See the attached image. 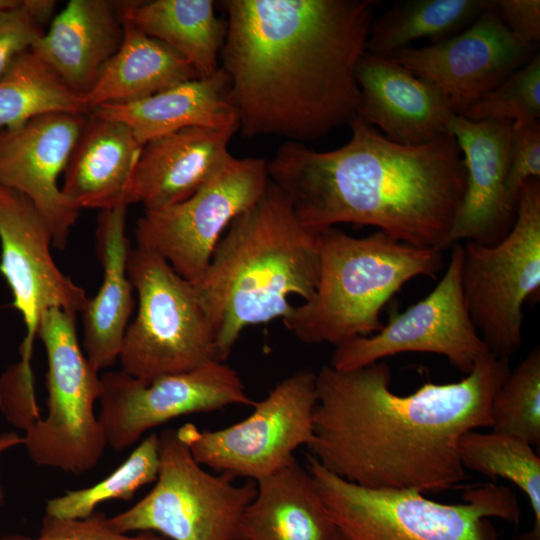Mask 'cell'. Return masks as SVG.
<instances>
[{"label": "cell", "mask_w": 540, "mask_h": 540, "mask_svg": "<svg viewBox=\"0 0 540 540\" xmlns=\"http://www.w3.org/2000/svg\"><path fill=\"white\" fill-rule=\"evenodd\" d=\"M320 274L319 232L305 227L270 180L261 198L235 217L194 283L225 362L242 331L283 318L290 297H312Z\"/></svg>", "instance_id": "obj_4"}, {"label": "cell", "mask_w": 540, "mask_h": 540, "mask_svg": "<svg viewBox=\"0 0 540 540\" xmlns=\"http://www.w3.org/2000/svg\"><path fill=\"white\" fill-rule=\"evenodd\" d=\"M23 2L42 26L51 19L57 3L54 0H23Z\"/></svg>", "instance_id": "obj_39"}, {"label": "cell", "mask_w": 540, "mask_h": 540, "mask_svg": "<svg viewBox=\"0 0 540 540\" xmlns=\"http://www.w3.org/2000/svg\"><path fill=\"white\" fill-rule=\"evenodd\" d=\"M124 36L86 95L90 110L105 104L142 100L201 78L178 52L121 18Z\"/></svg>", "instance_id": "obj_26"}, {"label": "cell", "mask_w": 540, "mask_h": 540, "mask_svg": "<svg viewBox=\"0 0 540 540\" xmlns=\"http://www.w3.org/2000/svg\"><path fill=\"white\" fill-rule=\"evenodd\" d=\"M221 68L244 137L313 141L350 124L375 1L227 0Z\"/></svg>", "instance_id": "obj_2"}, {"label": "cell", "mask_w": 540, "mask_h": 540, "mask_svg": "<svg viewBox=\"0 0 540 540\" xmlns=\"http://www.w3.org/2000/svg\"><path fill=\"white\" fill-rule=\"evenodd\" d=\"M88 114L48 113L0 129V185L32 202L58 249L67 245L81 210L63 195L58 178Z\"/></svg>", "instance_id": "obj_17"}, {"label": "cell", "mask_w": 540, "mask_h": 540, "mask_svg": "<svg viewBox=\"0 0 540 540\" xmlns=\"http://www.w3.org/2000/svg\"><path fill=\"white\" fill-rule=\"evenodd\" d=\"M537 53L510 32L493 5L452 37L388 57L441 89L460 115Z\"/></svg>", "instance_id": "obj_16"}, {"label": "cell", "mask_w": 540, "mask_h": 540, "mask_svg": "<svg viewBox=\"0 0 540 540\" xmlns=\"http://www.w3.org/2000/svg\"><path fill=\"white\" fill-rule=\"evenodd\" d=\"M238 126L191 127L143 145L130 186V203L160 210L194 194L231 157L229 143Z\"/></svg>", "instance_id": "obj_20"}, {"label": "cell", "mask_w": 540, "mask_h": 540, "mask_svg": "<svg viewBox=\"0 0 540 540\" xmlns=\"http://www.w3.org/2000/svg\"><path fill=\"white\" fill-rule=\"evenodd\" d=\"M1 540H167L152 533L136 535L121 533L113 528L109 517L100 512L80 519H65L44 515L39 534L35 538L22 535L6 536Z\"/></svg>", "instance_id": "obj_34"}, {"label": "cell", "mask_w": 540, "mask_h": 540, "mask_svg": "<svg viewBox=\"0 0 540 540\" xmlns=\"http://www.w3.org/2000/svg\"><path fill=\"white\" fill-rule=\"evenodd\" d=\"M268 182L264 159L232 156L187 199L145 211L135 229L137 245L159 254L194 284L205 272L223 232L261 198Z\"/></svg>", "instance_id": "obj_12"}, {"label": "cell", "mask_w": 540, "mask_h": 540, "mask_svg": "<svg viewBox=\"0 0 540 540\" xmlns=\"http://www.w3.org/2000/svg\"><path fill=\"white\" fill-rule=\"evenodd\" d=\"M90 113L125 124L143 145L191 127H239L230 78L221 67L209 77L181 83L142 100L101 105Z\"/></svg>", "instance_id": "obj_24"}, {"label": "cell", "mask_w": 540, "mask_h": 540, "mask_svg": "<svg viewBox=\"0 0 540 540\" xmlns=\"http://www.w3.org/2000/svg\"><path fill=\"white\" fill-rule=\"evenodd\" d=\"M461 285L471 321L497 357L523 344V305L540 290V180L522 187L516 219L494 245L462 244Z\"/></svg>", "instance_id": "obj_10"}, {"label": "cell", "mask_w": 540, "mask_h": 540, "mask_svg": "<svg viewBox=\"0 0 540 540\" xmlns=\"http://www.w3.org/2000/svg\"><path fill=\"white\" fill-rule=\"evenodd\" d=\"M530 179H540L539 122L513 126L506 180L507 191L512 199L518 202L523 185Z\"/></svg>", "instance_id": "obj_36"}, {"label": "cell", "mask_w": 540, "mask_h": 540, "mask_svg": "<svg viewBox=\"0 0 540 540\" xmlns=\"http://www.w3.org/2000/svg\"><path fill=\"white\" fill-rule=\"evenodd\" d=\"M43 26L25 6L0 12V78L13 61L44 35Z\"/></svg>", "instance_id": "obj_37"}, {"label": "cell", "mask_w": 540, "mask_h": 540, "mask_svg": "<svg viewBox=\"0 0 540 540\" xmlns=\"http://www.w3.org/2000/svg\"><path fill=\"white\" fill-rule=\"evenodd\" d=\"M3 500H4V490H3V487H2V485L0 483V506L3 503Z\"/></svg>", "instance_id": "obj_42"}, {"label": "cell", "mask_w": 540, "mask_h": 540, "mask_svg": "<svg viewBox=\"0 0 540 540\" xmlns=\"http://www.w3.org/2000/svg\"><path fill=\"white\" fill-rule=\"evenodd\" d=\"M121 18L182 55L199 76L218 69L227 22L215 14L212 0L116 1Z\"/></svg>", "instance_id": "obj_27"}, {"label": "cell", "mask_w": 540, "mask_h": 540, "mask_svg": "<svg viewBox=\"0 0 540 540\" xmlns=\"http://www.w3.org/2000/svg\"><path fill=\"white\" fill-rule=\"evenodd\" d=\"M315 381L314 372L299 370L255 401L245 419L217 430L185 424L177 430L178 437L202 466L257 482L312 441Z\"/></svg>", "instance_id": "obj_11"}, {"label": "cell", "mask_w": 540, "mask_h": 540, "mask_svg": "<svg viewBox=\"0 0 540 540\" xmlns=\"http://www.w3.org/2000/svg\"><path fill=\"white\" fill-rule=\"evenodd\" d=\"M357 116L404 145L431 142L456 114L448 97L390 57L365 52L356 68Z\"/></svg>", "instance_id": "obj_19"}, {"label": "cell", "mask_w": 540, "mask_h": 540, "mask_svg": "<svg viewBox=\"0 0 540 540\" xmlns=\"http://www.w3.org/2000/svg\"><path fill=\"white\" fill-rule=\"evenodd\" d=\"M343 146L315 151L285 142L267 162L269 180L313 231L340 223L376 227L416 247L443 250L465 191L454 136L404 145L355 116Z\"/></svg>", "instance_id": "obj_3"}, {"label": "cell", "mask_w": 540, "mask_h": 540, "mask_svg": "<svg viewBox=\"0 0 540 540\" xmlns=\"http://www.w3.org/2000/svg\"><path fill=\"white\" fill-rule=\"evenodd\" d=\"M123 36L115 2L71 0L31 51L71 89L86 96Z\"/></svg>", "instance_id": "obj_22"}, {"label": "cell", "mask_w": 540, "mask_h": 540, "mask_svg": "<svg viewBox=\"0 0 540 540\" xmlns=\"http://www.w3.org/2000/svg\"><path fill=\"white\" fill-rule=\"evenodd\" d=\"M100 380L98 418L107 446L115 451L134 445L144 433L174 418L255 403L237 371L216 360L149 382L123 370L105 372Z\"/></svg>", "instance_id": "obj_13"}, {"label": "cell", "mask_w": 540, "mask_h": 540, "mask_svg": "<svg viewBox=\"0 0 540 540\" xmlns=\"http://www.w3.org/2000/svg\"><path fill=\"white\" fill-rule=\"evenodd\" d=\"M492 431L526 443H540V348L529 354L508 374L491 404Z\"/></svg>", "instance_id": "obj_32"}, {"label": "cell", "mask_w": 540, "mask_h": 540, "mask_svg": "<svg viewBox=\"0 0 540 540\" xmlns=\"http://www.w3.org/2000/svg\"><path fill=\"white\" fill-rule=\"evenodd\" d=\"M239 540H334V526L314 479L293 458L256 482Z\"/></svg>", "instance_id": "obj_25"}, {"label": "cell", "mask_w": 540, "mask_h": 540, "mask_svg": "<svg viewBox=\"0 0 540 540\" xmlns=\"http://www.w3.org/2000/svg\"><path fill=\"white\" fill-rule=\"evenodd\" d=\"M160 466L153 488L136 504L109 517L121 533L152 532L167 540H239L242 515L256 482L206 471L177 430L159 434Z\"/></svg>", "instance_id": "obj_9"}, {"label": "cell", "mask_w": 540, "mask_h": 540, "mask_svg": "<svg viewBox=\"0 0 540 540\" xmlns=\"http://www.w3.org/2000/svg\"><path fill=\"white\" fill-rule=\"evenodd\" d=\"M86 96L71 89L30 50L0 78V129L18 127L48 113L88 114Z\"/></svg>", "instance_id": "obj_29"}, {"label": "cell", "mask_w": 540, "mask_h": 540, "mask_svg": "<svg viewBox=\"0 0 540 540\" xmlns=\"http://www.w3.org/2000/svg\"><path fill=\"white\" fill-rule=\"evenodd\" d=\"M21 4V0H0V12L15 8Z\"/></svg>", "instance_id": "obj_41"}, {"label": "cell", "mask_w": 540, "mask_h": 540, "mask_svg": "<svg viewBox=\"0 0 540 540\" xmlns=\"http://www.w3.org/2000/svg\"><path fill=\"white\" fill-rule=\"evenodd\" d=\"M447 131L461 151L465 191L448 237V247L463 241L494 245L512 229L518 202L507 191L513 122L471 121L453 115Z\"/></svg>", "instance_id": "obj_18"}, {"label": "cell", "mask_w": 540, "mask_h": 540, "mask_svg": "<svg viewBox=\"0 0 540 540\" xmlns=\"http://www.w3.org/2000/svg\"><path fill=\"white\" fill-rule=\"evenodd\" d=\"M0 408L18 428L29 430L41 419L30 363L20 361L0 380Z\"/></svg>", "instance_id": "obj_35"}, {"label": "cell", "mask_w": 540, "mask_h": 540, "mask_svg": "<svg viewBox=\"0 0 540 540\" xmlns=\"http://www.w3.org/2000/svg\"><path fill=\"white\" fill-rule=\"evenodd\" d=\"M494 7L517 39L536 46L540 40L539 0H494Z\"/></svg>", "instance_id": "obj_38"}, {"label": "cell", "mask_w": 540, "mask_h": 540, "mask_svg": "<svg viewBox=\"0 0 540 540\" xmlns=\"http://www.w3.org/2000/svg\"><path fill=\"white\" fill-rule=\"evenodd\" d=\"M494 0H404L372 20L366 52L388 57L420 39L443 41L471 25Z\"/></svg>", "instance_id": "obj_28"}, {"label": "cell", "mask_w": 540, "mask_h": 540, "mask_svg": "<svg viewBox=\"0 0 540 540\" xmlns=\"http://www.w3.org/2000/svg\"><path fill=\"white\" fill-rule=\"evenodd\" d=\"M448 267L436 287L402 313L391 315L383 328L335 348L329 365L337 370L366 366L405 352L445 357L467 375L490 353L474 327L462 292V243L451 246Z\"/></svg>", "instance_id": "obj_14"}, {"label": "cell", "mask_w": 540, "mask_h": 540, "mask_svg": "<svg viewBox=\"0 0 540 540\" xmlns=\"http://www.w3.org/2000/svg\"><path fill=\"white\" fill-rule=\"evenodd\" d=\"M142 148L125 124L89 112L64 170L61 192L79 209L127 207Z\"/></svg>", "instance_id": "obj_21"}, {"label": "cell", "mask_w": 540, "mask_h": 540, "mask_svg": "<svg viewBox=\"0 0 540 540\" xmlns=\"http://www.w3.org/2000/svg\"><path fill=\"white\" fill-rule=\"evenodd\" d=\"M127 271L138 310L122 343L123 371L149 382L217 361L212 326L194 284L139 245L129 252Z\"/></svg>", "instance_id": "obj_7"}, {"label": "cell", "mask_w": 540, "mask_h": 540, "mask_svg": "<svg viewBox=\"0 0 540 540\" xmlns=\"http://www.w3.org/2000/svg\"><path fill=\"white\" fill-rule=\"evenodd\" d=\"M23 445V437L16 433H5L0 435V454L16 446Z\"/></svg>", "instance_id": "obj_40"}, {"label": "cell", "mask_w": 540, "mask_h": 540, "mask_svg": "<svg viewBox=\"0 0 540 540\" xmlns=\"http://www.w3.org/2000/svg\"><path fill=\"white\" fill-rule=\"evenodd\" d=\"M160 466L159 435L150 433L110 475L81 489L67 490L48 500L45 514L57 518L80 519L108 500H131L141 487L155 482Z\"/></svg>", "instance_id": "obj_31"}, {"label": "cell", "mask_w": 540, "mask_h": 540, "mask_svg": "<svg viewBox=\"0 0 540 540\" xmlns=\"http://www.w3.org/2000/svg\"><path fill=\"white\" fill-rule=\"evenodd\" d=\"M334 526V540H492L487 519L517 524L512 492L489 483L465 490L463 502L444 504L413 490L367 488L347 481L307 455Z\"/></svg>", "instance_id": "obj_6"}, {"label": "cell", "mask_w": 540, "mask_h": 540, "mask_svg": "<svg viewBox=\"0 0 540 540\" xmlns=\"http://www.w3.org/2000/svg\"><path fill=\"white\" fill-rule=\"evenodd\" d=\"M37 336L47 355V415L26 431L23 445L39 466L73 475L87 473L98 465L107 447L95 412L100 375L79 344L75 314L46 310Z\"/></svg>", "instance_id": "obj_8"}, {"label": "cell", "mask_w": 540, "mask_h": 540, "mask_svg": "<svg viewBox=\"0 0 540 540\" xmlns=\"http://www.w3.org/2000/svg\"><path fill=\"white\" fill-rule=\"evenodd\" d=\"M0 273L13 296L12 306L26 327L21 360L30 363L42 314L59 308L77 315L88 296L56 265L52 237L32 202L20 192L0 185Z\"/></svg>", "instance_id": "obj_15"}, {"label": "cell", "mask_w": 540, "mask_h": 540, "mask_svg": "<svg viewBox=\"0 0 540 540\" xmlns=\"http://www.w3.org/2000/svg\"><path fill=\"white\" fill-rule=\"evenodd\" d=\"M509 372V359L490 352L458 382H427L397 395L382 360L350 370L324 365L315 373L308 455L371 489L430 493L458 487L466 478L459 440L491 427L492 399Z\"/></svg>", "instance_id": "obj_1"}, {"label": "cell", "mask_w": 540, "mask_h": 540, "mask_svg": "<svg viewBox=\"0 0 540 540\" xmlns=\"http://www.w3.org/2000/svg\"><path fill=\"white\" fill-rule=\"evenodd\" d=\"M458 454L464 470L501 477L525 493L534 524L520 540H540V458L532 446L510 435L471 430L460 438Z\"/></svg>", "instance_id": "obj_30"}, {"label": "cell", "mask_w": 540, "mask_h": 540, "mask_svg": "<svg viewBox=\"0 0 540 540\" xmlns=\"http://www.w3.org/2000/svg\"><path fill=\"white\" fill-rule=\"evenodd\" d=\"M126 208L103 210L98 217L97 254L103 282L81 311L85 356L98 372L119 359L134 306V288L127 271L131 249L126 236Z\"/></svg>", "instance_id": "obj_23"}, {"label": "cell", "mask_w": 540, "mask_h": 540, "mask_svg": "<svg viewBox=\"0 0 540 540\" xmlns=\"http://www.w3.org/2000/svg\"><path fill=\"white\" fill-rule=\"evenodd\" d=\"M320 274L312 297L282 318L306 344L335 347L383 328L380 314L390 299L418 276L435 277L442 251L400 242L377 230L354 237L331 227L319 232Z\"/></svg>", "instance_id": "obj_5"}, {"label": "cell", "mask_w": 540, "mask_h": 540, "mask_svg": "<svg viewBox=\"0 0 540 540\" xmlns=\"http://www.w3.org/2000/svg\"><path fill=\"white\" fill-rule=\"evenodd\" d=\"M460 115L471 121L510 120L515 127L539 122L540 54Z\"/></svg>", "instance_id": "obj_33"}]
</instances>
